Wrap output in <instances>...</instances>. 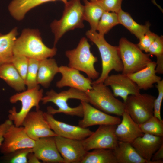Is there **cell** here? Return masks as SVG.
<instances>
[{
	"label": "cell",
	"mask_w": 163,
	"mask_h": 163,
	"mask_svg": "<svg viewBox=\"0 0 163 163\" xmlns=\"http://www.w3.org/2000/svg\"><path fill=\"white\" fill-rule=\"evenodd\" d=\"M2 34L0 33V35L1 34Z\"/></svg>",
	"instance_id": "42"
},
{
	"label": "cell",
	"mask_w": 163,
	"mask_h": 163,
	"mask_svg": "<svg viewBox=\"0 0 163 163\" xmlns=\"http://www.w3.org/2000/svg\"><path fill=\"white\" fill-rule=\"evenodd\" d=\"M58 150L64 163H81L87 152L82 140L54 137Z\"/></svg>",
	"instance_id": "13"
},
{
	"label": "cell",
	"mask_w": 163,
	"mask_h": 163,
	"mask_svg": "<svg viewBox=\"0 0 163 163\" xmlns=\"http://www.w3.org/2000/svg\"><path fill=\"white\" fill-rule=\"evenodd\" d=\"M59 73L61 74L62 78L56 83V86L58 88L69 87L85 92L92 88L91 79L85 77L77 69L61 66L59 67Z\"/></svg>",
	"instance_id": "17"
},
{
	"label": "cell",
	"mask_w": 163,
	"mask_h": 163,
	"mask_svg": "<svg viewBox=\"0 0 163 163\" xmlns=\"http://www.w3.org/2000/svg\"><path fill=\"white\" fill-rule=\"evenodd\" d=\"M119 24L117 14L104 11L98 22L97 31L104 35L114 26Z\"/></svg>",
	"instance_id": "32"
},
{
	"label": "cell",
	"mask_w": 163,
	"mask_h": 163,
	"mask_svg": "<svg viewBox=\"0 0 163 163\" xmlns=\"http://www.w3.org/2000/svg\"><path fill=\"white\" fill-rule=\"evenodd\" d=\"M117 15L119 24L123 26L139 39L150 30L149 23L143 25L140 24L133 19L129 13L122 9L117 13Z\"/></svg>",
	"instance_id": "27"
},
{
	"label": "cell",
	"mask_w": 163,
	"mask_h": 163,
	"mask_svg": "<svg viewBox=\"0 0 163 163\" xmlns=\"http://www.w3.org/2000/svg\"><path fill=\"white\" fill-rule=\"evenodd\" d=\"M22 126L29 137L35 141L43 137L56 136L50 128L44 112L40 109L29 112Z\"/></svg>",
	"instance_id": "12"
},
{
	"label": "cell",
	"mask_w": 163,
	"mask_h": 163,
	"mask_svg": "<svg viewBox=\"0 0 163 163\" xmlns=\"http://www.w3.org/2000/svg\"><path fill=\"white\" fill-rule=\"evenodd\" d=\"M157 58L155 71L156 73L163 74V37L158 36L149 46L148 53Z\"/></svg>",
	"instance_id": "30"
},
{
	"label": "cell",
	"mask_w": 163,
	"mask_h": 163,
	"mask_svg": "<svg viewBox=\"0 0 163 163\" xmlns=\"http://www.w3.org/2000/svg\"><path fill=\"white\" fill-rule=\"evenodd\" d=\"M156 62L152 61L142 69L127 75L140 90H147L162 79L156 74Z\"/></svg>",
	"instance_id": "21"
},
{
	"label": "cell",
	"mask_w": 163,
	"mask_h": 163,
	"mask_svg": "<svg viewBox=\"0 0 163 163\" xmlns=\"http://www.w3.org/2000/svg\"><path fill=\"white\" fill-rule=\"evenodd\" d=\"M43 90L40 88L28 89L11 96L10 102L14 104L21 102V107L18 112L15 107L9 111L8 118L16 126H22L23 121L31 109L35 107L36 110L40 109L39 103L43 97Z\"/></svg>",
	"instance_id": "8"
},
{
	"label": "cell",
	"mask_w": 163,
	"mask_h": 163,
	"mask_svg": "<svg viewBox=\"0 0 163 163\" xmlns=\"http://www.w3.org/2000/svg\"><path fill=\"white\" fill-rule=\"evenodd\" d=\"M90 47L87 39L83 37L77 47L66 51L65 55L69 61L68 66L85 73L91 79L96 80L100 75L94 66L97 58L91 52Z\"/></svg>",
	"instance_id": "6"
},
{
	"label": "cell",
	"mask_w": 163,
	"mask_h": 163,
	"mask_svg": "<svg viewBox=\"0 0 163 163\" xmlns=\"http://www.w3.org/2000/svg\"><path fill=\"white\" fill-rule=\"evenodd\" d=\"M54 137H43L35 141L32 152L43 162L64 163L57 148Z\"/></svg>",
	"instance_id": "18"
},
{
	"label": "cell",
	"mask_w": 163,
	"mask_h": 163,
	"mask_svg": "<svg viewBox=\"0 0 163 163\" xmlns=\"http://www.w3.org/2000/svg\"><path fill=\"white\" fill-rule=\"evenodd\" d=\"M163 143V137L148 134H144L131 143L139 154L149 163H152V156Z\"/></svg>",
	"instance_id": "19"
},
{
	"label": "cell",
	"mask_w": 163,
	"mask_h": 163,
	"mask_svg": "<svg viewBox=\"0 0 163 163\" xmlns=\"http://www.w3.org/2000/svg\"><path fill=\"white\" fill-rule=\"evenodd\" d=\"M11 63L25 82L28 66L29 58L22 55H14Z\"/></svg>",
	"instance_id": "35"
},
{
	"label": "cell",
	"mask_w": 163,
	"mask_h": 163,
	"mask_svg": "<svg viewBox=\"0 0 163 163\" xmlns=\"http://www.w3.org/2000/svg\"><path fill=\"white\" fill-rule=\"evenodd\" d=\"M87 37L97 47L101 60L102 71L94 83L103 82L110 72L114 70L122 72L123 65L119 54L118 46H112L105 40L104 35L91 30L86 33Z\"/></svg>",
	"instance_id": "2"
},
{
	"label": "cell",
	"mask_w": 163,
	"mask_h": 163,
	"mask_svg": "<svg viewBox=\"0 0 163 163\" xmlns=\"http://www.w3.org/2000/svg\"><path fill=\"white\" fill-rule=\"evenodd\" d=\"M156 87L158 92V96L155 99L154 104L153 115L160 120H162L161 115V107L163 99V80L157 83Z\"/></svg>",
	"instance_id": "37"
},
{
	"label": "cell",
	"mask_w": 163,
	"mask_h": 163,
	"mask_svg": "<svg viewBox=\"0 0 163 163\" xmlns=\"http://www.w3.org/2000/svg\"><path fill=\"white\" fill-rule=\"evenodd\" d=\"M0 78L18 91L25 90V81L12 63L0 66Z\"/></svg>",
	"instance_id": "25"
},
{
	"label": "cell",
	"mask_w": 163,
	"mask_h": 163,
	"mask_svg": "<svg viewBox=\"0 0 163 163\" xmlns=\"http://www.w3.org/2000/svg\"><path fill=\"white\" fill-rule=\"evenodd\" d=\"M17 34V28L15 27L7 34L0 35V66L11 63Z\"/></svg>",
	"instance_id": "24"
},
{
	"label": "cell",
	"mask_w": 163,
	"mask_h": 163,
	"mask_svg": "<svg viewBox=\"0 0 163 163\" xmlns=\"http://www.w3.org/2000/svg\"><path fill=\"white\" fill-rule=\"evenodd\" d=\"M123 65L122 73L126 75L133 73L145 68L152 61L149 54L143 52L137 44L121 38L118 46Z\"/></svg>",
	"instance_id": "7"
},
{
	"label": "cell",
	"mask_w": 163,
	"mask_h": 163,
	"mask_svg": "<svg viewBox=\"0 0 163 163\" xmlns=\"http://www.w3.org/2000/svg\"><path fill=\"white\" fill-rule=\"evenodd\" d=\"M113 150L117 163H149L129 142L118 141Z\"/></svg>",
	"instance_id": "22"
},
{
	"label": "cell",
	"mask_w": 163,
	"mask_h": 163,
	"mask_svg": "<svg viewBox=\"0 0 163 163\" xmlns=\"http://www.w3.org/2000/svg\"><path fill=\"white\" fill-rule=\"evenodd\" d=\"M27 158V163H41L33 152L28 154Z\"/></svg>",
	"instance_id": "41"
},
{
	"label": "cell",
	"mask_w": 163,
	"mask_h": 163,
	"mask_svg": "<svg viewBox=\"0 0 163 163\" xmlns=\"http://www.w3.org/2000/svg\"><path fill=\"white\" fill-rule=\"evenodd\" d=\"M59 73V67L52 58L39 61L37 81L45 88H48L56 74Z\"/></svg>",
	"instance_id": "23"
},
{
	"label": "cell",
	"mask_w": 163,
	"mask_h": 163,
	"mask_svg": "<svg viewBox=\"0 0 163 163\" xmlns=\"http://www.w3.org/2000/svg\"><path fill=\"white\" fill-rule=\"evenodd\" d=\"M103 82L110 86L114 96L121 97L124 103L129 95L140 93V90L135 83L127 75L122 73L109 75Z\"/></svg>",
	"instance_id": "15"
},
{
	"label": "cell",
	"mask_w": 163,
	"mask_h": 163,
	"mask_svg": "<svg viewBox=\"0 0 163 163\" xmlns=\"http://www.w3.org/2000/svg\"><path fill=\"white\" fill-rule=\"evenodd\" d=\"M84 5L80 0H70L65 4L64 10L61 18L55 20L50 27L54 35V46L67 32L76 28H83Z\"/></svg>",
	"instance_id": "4"
},
{
	"label": "cell",
	"mask_w": 163,
	"mask_h": 163,
	"mask_svg": "<svg viewBox=\"0 0 163 163\" xmlns=\"http://www.w3.org/2000/svg\"><path fill=\"white\" fill-rule=\"evenodd\" d=\"M156 98L147 93L129 95L124 103L125 110L134 121L140 124L153 115Z\"/></svg>",
	"instance_id": "9"
},
{
	"label": "cell",
	"mask_w": 163,
	"mask_h": 163,
	"mask_svg": "<svg viewBox=\"0 0 163 163\" xmlns=\"http://www.w3.org/2000/svg\"><path fill=\"white\" fill-rule=\"evenodd\" d=\"M100 6L106 11L117 14L122 9L123 0H93Z\"/></svg>",
	"instance_id": "36"
},
{
	"label": "cell",
	"mask_w": 163,
	"mask_h": 163,
	"mask_svg": "<svg viewBox=\"0 0 163 163\" xmlns=\"http://www.w3.org/2000/svg\"><path fill=\"white\" fill-rule=\"evenodd\" d=\"M158 35L149 30L139 39L137 45L142 50L148 53L149 46Z\"/></svg>",
	"instance_id": "38"
},
{
	"label": "cell",
	"mask_w": 163,
	"mask_h": 163,
	"mask_svg": "<svg viewBox=\"0 0 163 163\" xmlns=\"http://www.w3.org/2000/svg\"><path fill=\"white\" fill-rule=\"evenodd\" d=\"M44 116L51 129L56 136L66 138L82 140L94 132L88 128L71 125L56 120L53 115L44 112Z\"/></svg>",
	"instance_id": "16"
},
{
	"label": "cell",
	"mask_w": 163,
	"mask_h": 163,
	"mask_svg": "<svg viewBox=\"0 0 163 163\" xmlns=\"http://www.w3.org/2000/svg\"><path fill=\"white\" fill-rule=\"evenodd\" d=\"M144 134L163 136V121L154 115L143 123L139 124Z\"/></svg>",
	"instance_id": "31"
},
{
	"label": "cell",
	"mask_w": 163,
	"mask_h": 163,
	"mask_svg": "<svg viewBox=\"0 0 163 163\" xmlns=\"http://www.w3.org/2000/svg\"><path fill=\"white\" fill-rule=\"evenodd\" d=\"M32 152V148H24L4 155V159L10 163H27V156Z\"/></svg>",
	"instance_id": "34"
},
{
	"label": "cell",
	"mask_w": 163,
	"mask_h": 163,
	"mask_svg": "<svg viewBox=\"0 0 163 163\" xmlns=\"http://www.w3.org/2000/svg\"><path fill=\"white\" fill-rule=\"evenodd\" d=\"M59 0H13L8 6L12 16L17 21H21L26 13L34 8L43 3Z\"/></svg>",
	"instance_id": "26"
},
{
	"label": "cell",
	"mask_w": 163,
	"mask_h": 163,
	"mask_svg": "<svg viewBox=\"0 0 163 163\" xmlns=\"http://www.w3.org/2000/svg\"><path fill=\"white\" fill-rule=\"evenodd\" d=\"M120 122L117 125L115 133L118 141L131 143L144 133L139 124L134 121L125 110Z\"/></svg>",
	"instance_id": "20"
},
{
	"label": "cell",
	"mask_w": 163,
	"mask_h": 163,
	"mask_svg": "<svg viewBox=\"0 0 163 163\" xmlns=\"http://www.w3.org/2000/svg\"><path fill=\"white\" fill-rule=\"evenodd\" d=\"M81 163H117L113 149H97L87 152Z\"/></svg>",
	"instance_id": "29"
},
{
	"label": "cell",
	"mask_w": 163,
	"mask_h": 163,
	"mask_svg": "<svg viewBox=\"0 0 163 163\" xmlns=\"http://www.w3.org/2000/svg\"><path fill=\"white\" fill-rule=\"evenodd\" d=\"M117 126L100 125L95 132L82 140L85 150L88 152L97 149H113L118 142L115 133Z\"/></svg>",
	"instance_id": "10"
},
{
	"label": "cell",
	"mask_w": 163,
	"mask_h": 163,
	"mask_svg": "<svg viewBox=\"0 0 163 163\" xmlns=\"http://www.w3.org/2000/svg\"><path fill=\"white\" fill-rule=\"evenodd\" d=\"M39 61L29 58L28 66L25 81L27 89L40 88L37 78Z\"/></svg>",
	"instance_id": "33"
},
{
	"label": "cell",
	"mask_w": 163,
	"mask_h": 163,
	"mask_svg": "<svg viewBox=\"0 0 163 163\" xmlns=\"http://www.w3.org/2000/svg\"><path fill=\"white\" fill-rule=\"evenodd\" d=\"M35 143V141L29 137L22 126H17L13 123L4 135L0 151L6 155L21 149L32 148Z\"/></svg>",
	"instance_id": "11"
},
{
	"label": "cell",
	"mask_w": 163,
	"mask_h": 163,
	"mask_svg": "<svg viewBox=\"0 0 163 163\" xmlns=\"http://www.w3.org/2000/svg\"><path fill=\"white\" fill-rule=\"evenodd\" d=\"M83 111V118L79 120V126L84 128L96 125H117L121 120L119 117L106 113L91 105L88 102L81 101Z\"/></svg>",
	"instance_id": "14"
},
{
	"label": "cell",
	"mask_w": 163,
	"mask_h": 163,
	"mask_svg": "<svg viewBox=\"0 0 163 163\" xmlns=\"http://www.w3.org/2000/svg\"><path fill=\"white\" fill-rule=\"evenodd\" d=\"M85 93L88 103L106 113L122 116L125 110L124 103L116 98L104 82H92V89Z\"/></svg>",
	"instance_id": "5"
},
{
	"label": "cell",
	"mask_w": 163,
	"mask_h": 163,
	"mask_svg": "<svg viewBox=\"0 0 163 163\" xmlns=\"http://www.w3.org/2000/svg\"><path fill=\"white\" fill-rule=\"evenodd\" d=\"M76 99L80 101L88 102V99L85 92L78 89L71 88L66 90L57 93L51 89L46 93V95L43 97L41 101L42 103L46 104L51 102L58 107L57 109L51 106L47 108L46 112L53 115L62 113L67 115L82 117L83 107L81 103L78 106L74 107H70L67 101L69 99Z\"/></svg>",
	"instance_id": "3"
},
{
	"label": "cell",
	"mask_w": 163,
	"mask_h": 163,
	"mask_svg": "<svg viewBox=\"0 0 163 163\" xmlns=\"http://www.w3.org/2000/svg\"><path fill=\"white\" fill-rule=\"evenodd\" d=\"M151 161L152 163H163V143L153 154Z\"/></svg>",
	"instance_id": "40"
},
{
	"label": "cell",
	"mask_w": 163,
	"mask_h": 163,
	"mask_svg": "<svg viewBox=\"0 0 163 163\" xmlns=\"http://www.w3.org/2000/svg\"><path fill=\"white\" fill-rule=\"evenodd\" d=\"M84 3V18L91 27V30L97 31L99 21L104 12L102 8L93 0H83Z\"/></svg>",
	"instance_id": "28"
},
{
	"label": "cell",
	"mask_w": 163,
	"mask_h": 163,
	"mask_svg": "<svg viewBox=\"0 0 163 163\" xmlns=\"http://www.w3.org/2000/svg\"><path fill=\"white\" fill-rule=\"evenodd\" d=\"M57 49L50 48L43 43L37 29H24L14 43V55H22L28 58L40 61L55 56Z\"/></svg>",
	"instance_id": "1"
},
{
	"label": "cell",
	"mask_w": 163,
	"mask_h": 163,
	"mask_svg": "<svg viewBox=\"0 0 163 163\" xmlns=\"http://www.w3.org/2000/svg\"><path fill=\"white\" fill-rule=\"evenodd\" d=\"M13 123V122L8 119L0 124V148L4 139V136L10 126Z\"/></svg>",
	"instance_id": "39"
}]
</instances>
